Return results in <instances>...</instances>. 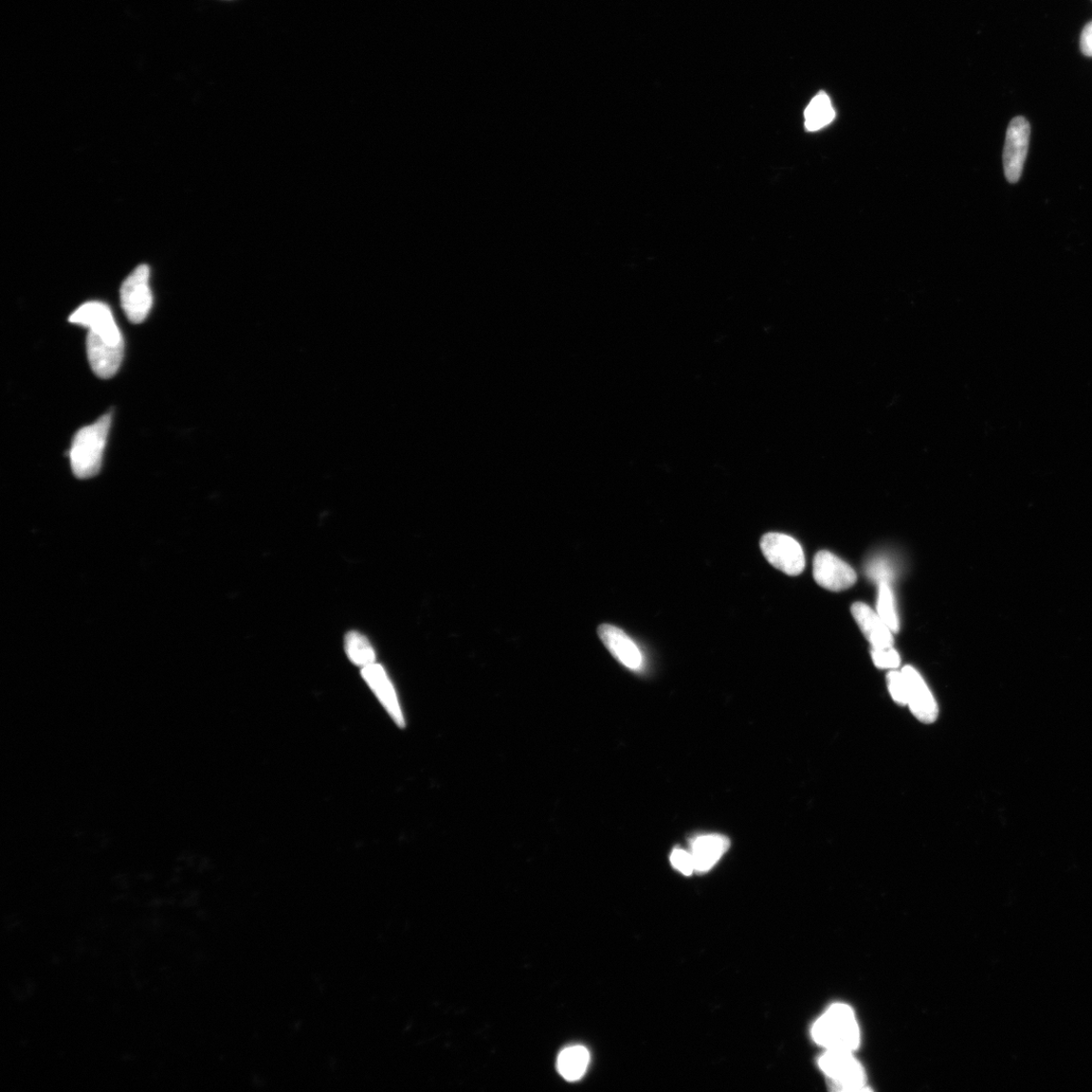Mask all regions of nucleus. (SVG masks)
I'll return each instance as SVG.
<instances>
[{"label": "nucleus", "mask_w": 1092, "mask_h": 1092, "mask_svg": "<svg viewBox=\"0 0 1092 1092\" xmlns=\"http://www.w3.org/2000/svg\"><path fill=\"white\" fill-rule=\"evenodd\" d=\"M111 424L112 415L104 414L94 424L79 430L73 439L68 455L79 479L93 478L100 472Z\"/></svg>", "instance_id": "1"}, {"label": "nucleus", "mask_w": 1092, "mask_h": 1092, "mask_svg": "<svg viewBox=\"0 0 1092 1092\" xmlns=\"http://www.w3.org/2000/svg\"><path fill=\"white\" fill-rule=\"evenodd\" d=\"M814 1041L827 1050L853 1052L860 1045V1030L852 1009L844 1004L831 1006L812 1028Z\"/></svg>", "instance_id": "2"}, {"label": "nucleus", "mask_w": 1092, "mask_h": 1092, "mask_svg": "<svg viewBox=\"0 0 1092 1092\" xmlns=\"http://www.w3.org/2000/svg\"><path fill=\"white\" fill-rule=\"evenodd\" d=\"M149 280V266L140 265L122 284V307L126 318L134 324L144 322L151 311L153 296Z\"/></svg>", "instance_id": "3"}, {"label": "nucleus", "mask_w": 1092, "mask_h": 1092, "mask_svg": "<svg viewBox=\"0 0 1092 1092\" xmlns=\"http://www.w3.org/2000/svg\"><path fill=\"white\" fill-rule=\"evenodd\" d=\"M819 1067L831 1080L840 1091H860L865 1089L866 1077L863 1067L853 1058L852 1052L827 1050L819 1058Z\"/></svg>", "instance_id": "4"}, {"label": "nucleus", "mask_w": 1092, "mask_h": 1092, "mask_svg": "<svg viewBox=\"0 0 1092 1092\" xmlns=\"http://www.w3.org/2000/svg\"><path fill=\"white\" fill-rule=\"evenodd\" d=\"M761 550L774 568L786 575L797 576L806 568L804 550L791 536L776 533L764 535Z\"/></svg>", "instance_id": "5"}, {"label": "nucleus", "mask_w": 1092, "mask_h": 1092, "mask_svg": "<svg viewBox=\"0 0 1092 1092\" xmlns=\"http://www.w3.org/2000/svg\"><path fill=\"white\" fill-rule=\"evenodd\" d=\"M1030 136L1031 126L1024 117H1016L1010 123L1004 150V168L1011 184H1016L1022 177Z\"/></svg>", "instance_id": "6"}, {"label": "nucleus", "mask_w": 1092, "mask_h": 1092, "mask_svg": "<svg viewBox=\"0 0 1092 1092\" xmlns=\"http://www.w3.org/2000/svg\"><path fill=\"white\" fill-rule=\"evenodd\" d=\"M69 322L88 328L90 332L106 341L124 342L111 308L104 303L88 302L83 304L75 313L70 315Z\"/></svg>", "instance_id": "7"}, {"label": "nucleus", "mask_w": 1092, "mask_h": 1092, "mask_svg": "<svg viewBox=\"0 0 1092 1092\" xmlns=\"http://www.w3.org/2000/svg\"><path fill=\"white\" fill-rule=\"evenodd\" d=\"M813 577L819 586L833 592L849 589L857 580V574L850 564L828 551L815 556Z\"/></svg>", "instance_id": "8"}, {"label": "nucleus", "mask_w": 1092, "mask_h": 1092, "mask_svg": "<svg viewBox=\"0 0 1092 1092\" xmlns=\"http://www.w3.org/2000/svg\"><path fill=\"white\" fill-rule=\"evenodd\" d=\"M124 350V342H108L93 332H88L86 340L88 360L91 369L101 378H111L118 373Z\"/></svg>", "instance_id": "9"}, {"label": "nucleus", "mask_w": 1092, "mask_h": 1092, "mask_svg": "<svg viewBox=\"0 0 1092 1092\" xmlns=\"http://www.w3.org/2000/svg\"><path fill=\"white\" fill-rule=\"evenodd\" d=\"M901 671L906 682L907 705L910 710L920 721L933 723L938 717L939 709L932 692L915 668L906 666Z\"/></svg>", "instance_id": "10"}, {"label": "nucleus", "mask_w": 1092, "mask_h": 1092, "mask_svg": "<svg viewBox=\"0 0 1092 1092\" xmlns=\"http://www.w3.org/2000/svg\"><path fill=\"white\" fill-rule=\"evenodd\" d=\"M362 677L373 690L382 706L385 707L393 720L400 727L405 725L402 709H400L396 691L384 668L378 664H372L362 668Z\"/></svg>", "instance_id": "11"}, {"label": "nucleus", "mask_w": 1092, "mask_h": 1092, "mask_svg": "<svg viewBox=\"0 0 1092 1092\" xmlns=\"http://www.w3.org/2000/svg\"><path fill=\"white\" fill-rule=\"evenodd\" d=\"M601 641L603 642L613 657L626 668L637 671L643 666V654L630 637L622 629L610 625H603L598 630Z\"/></svg>", "instance_id": "12"}, {"label": "nucleus", "mask_w": 1092, "mask_h": 1092, "mask_svg": "<svg viewBox=\"0 0 1092 1092\" xmlns=\"http://www.w3.org/2000/svg\"><path fill=\"white\" fill-rule=\"evenodd\" d=\"M852 614L863 631L872 648H894V632L882 621L879 614L865 603H854Z\"/></svg>", "instance_id": "13"}, {"label": "nucleus", "mask_w": 1092, "mask_h": 1092, "mask_svg": "<svg viewBox=\"0 0 1092 1092\" xmlns=\"http://www.w3.org/2000/svg\"><path fill=\"white\" fill-rule=\"evenodd\" d=\"M730 840L721 834H703L691 843V854L696 872L713 869L730 848Z\"/></svg>", "instance_id": "14"}, {"label": "nucleus", "mask_w": 1092, "mask_h": 1092, "mask_svg": "<svg viewBox=\"0 0 1092 1092\" xmlns=\"http://www.w3.org/2000/svg\"><path fill=\"white\" fill-rule=\"evenodd\" d=\"M590 1063L589 1051L582 1046H572L560 1052L557 1070L568 1081H577L584 1077Z\"/></svg>", "instance_id": "15"}, {"label": "nucleus", "mask_w": 1092, "mask_h": 1092, "mask_svg": "<svg viewBox=\"0 0 1092 1092\" xmlns=\"http://www.w3.org/2000/svg\"><path fill=\"white\" fill-rule=\"evenodd\" d=\"M805 118L806 129L808 132L822 130L834 120V108L825 91H821L812 99L806 109Z\"/></svg>", "instance_id": "16"}, {"label": "nucleus", "mask_w": 1092, "mask_h": 1092, "mask_svg": "<svg viewBox=\"0 0 1092 1092\" xmlns=\"http://www.w3.org/2000/svg\"><path fill=\"white\" fill-rule=\"evenodd\" d=\"M345 651L350 660L361 668L375 663V651L366 636L352 631L345 636Z\"/></svg>", "instance_id": "17"}, {"label": "nucleus", "mask_w": 1092, "mask_h": 1092, "mask_svg": "<svg viewBox=\"0 0 1092 1092\" xmlns=\"http://www.w3.org/2000/svg\"><path fill=\"white\" fill-rule=\"evenodd\" d=\"M877 613L892 632L895 633L899 630V621L896 609L895 597L889 584L879 585Z\"/></svg>", "instance_id": "18"}, {"label": "nucleus", "mask_w": 1092, "mask_h": 1092, "mask_svg": "<svg viewBox=\"0 0 1092 1092\" xmlns=\"http://www.w3.org/2000/svg\"><path fill=\"white\" fill-rule=\"evenodd\" d=\"M887 685L892 699L901 706L907 705V688L902 671L888 672Z\"/></svg>", "instance_id": "19"}, {"label": "nucleus", "mask_w": 1092, "mask_h": 1092, "mask_svg": "<svg viewBox=\"0 0 1092 1092\" xmlns=\"http://www.w3.org/2000/svg\"><path fill=\"white\" fill-rule=\"evenodd\" d=\"M874 665L879 669H897L900 665V655L894 648H872Z\"/></svg>", "instance_id": "20"}, {"label": "nucleus", "mask_w": 1092, "mask_h": 1092, "mask_svg": "<svg viewBox=\"0 0 1092 1092\" xmlns=\"http://www.w3.org/2000/svg\"><path fill=\"white\" fill-rule=\"evenodd\" d=\"M671 864L673 868L683 874V876H690L695 871L694 858H692L691 852L681 848H676L671 853Z\"/></svg>", "instance_id": "21"}, {"label": "nucleus", "mask_w": 1092, "mask_h": 1092, "mask_svg": "<svg viewBox=\"0 0 1092 1092\" xmlns=\"http://www.w3.org/2000/svg\"><path fill=\"white\" fill-rule=\"evenodd\" d=\"M868 576L878 582V584H889L892 577H894V570H892L890 563L886 559L878 558L872 560L868 566Z\"/></svg>", "instance_id": "22"}, {"label": "nucleus", "mask_w": 1092, "mask_h": 1092, "mask_svg": "<svg viewBox=\"0 0 1092 1092\" xmlns=\"http://www.w3.org/2000/svg\"><path fill=\"white\" fill-rule=\"evenodd\" d=\"M1081 49L1086 57H1092V22L1084 28L1081 34Z\"/></svg>", "instance_id": "23"}]
</instances>
